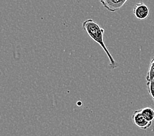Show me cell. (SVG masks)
Segmentation results:
<instances>
[{
    "mask_svg": "<svg viewBox=\"0 0 154 136\" xmlns=\"http://www.w3.org/2000/svg\"><path fill=\"white\" fill-rule=\"evenodd\" d=\"M83 28L90 38L94 41L97 43L102 48L105 53L107 54L109 60V68L112 70V69L118 68V63L113 58L112 55L109 53L105 45V43L104 42V34L105 32L104 29L102 28L96 22L92 19H87L84 21L83 23Z\"/></svg>",
    "mask_w": 154,
    "mask_h": 136,
    "instance_id": "6da1fadb",
    "label": "cell"
},
{
    "mask_svg": "<svg viewBox=\"0 0 154 136\" xmlns=\"http://www.w3.org/2000/svg\"><path fill=\"white\" fill-rule=\"evenodd\" d=\"M132 120H133V123L136 126L144 130L148 129L152 124V122H148V120H146L144 119V117L142 115L140 109L137 110L133 113V115H132Z\"/></svg>",
    "mask_w": 154,
    "mask_h": 136,
    "instance_id": "7a4b0ae2",
    "label": "cell"
},
{
    "mask_svg": "<svg viewBox=\"0 0 154 136\" xmlns=\"http://www.w3.org/2000/svg\"><path fill=\"white\" fill-rule=\"evenodd\" d=\"M135 17L138 20H144L149 15V9L144 3H139L135 5L133 9Z\"/></svg>",
    "mask_w": 154,
    "mask_h": 136,
    "instance_id": "3957f363",
    "label": "cell"
},
{
    "mask_svg": "<svg viewBox=\"0 0 154 136\" xmlns=\"http://www.w3.org/2000/svg\"><path fill=\"white\" fill-rule=\"evenodd\" d=\"M127 2V0H101L100 3L104 6L105 9L108 10L110 12H116L119 10L124 5L125 3Z\"/></svg>",
    "mask_w": 154,
    "mask_h": 136,
    "instance_id": "277c9868",
    "label": "cell"
},
{
    "mask_svg": "<svg viewBox=\"0 0 154 136\" xmlns=\"http://www.w3.org/2000/svg\"><path fill=\"white\" fill-rule=\"evenodd\" d=\"M140 110L142 116L144 117V119L148 120V122H152L154 120V110L151 107H144Z\"/></svg>",
    "mask_w": 154,
    "mask_h": 136,
    "instance_id": "5b68a950",
    "label": "cell"
},
{
    "mask_svg": "<svg viewBox=\"0 0 154 136\" xmlns=\"http://www.w3.org/2000/svg\"><path fill=\"white\" fill-rule=\"evenodd\" d=\"M146 79L147 82L154 80V57L152 58L151 62H150Z\"/></svg>",
    "mask_w": 154,
    "mask_h": 136,
    "instance_id": "8992f818",
    "label": "cell"
},
{
    "mask_svg": "<svg viewBox=\"0 0 154 136\" xmlns=\"http://www.w3.org/2000/svg\"><path fill=\"white\" fill-rule=\"evenodd\" d=\"M146 86H147L148 88V93L154 101V80H152V81L150 82H147V83H146Z\"/></svg>",
    "mask_w": 154,
    "mask_h": 136,
    "instance_id": "52a82bcc",
    "label": "cell"
}]
</instances>
